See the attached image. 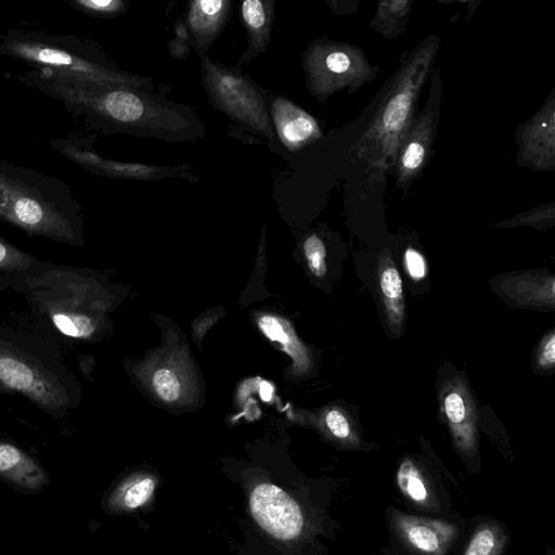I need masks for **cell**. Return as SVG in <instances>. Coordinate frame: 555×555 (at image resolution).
<instances>
[{"label":"cell","instance_id":"16","mask_svg":"<svg viewBox=\"0 0 555 555\" xmlns=\"http://www.w3.org/2000/svg\"><path fill=\"white\" fill-rule=\"evenodd\" d=\"M274 4V0L243 1L241 14L248 35V47L240 63H249L251 59L267 50L272 33Z\"/></svg>","mask_w":555,"mask_h":555},{"label":"cell","instance_id":"28","mask_svg":"<svg viewBox=\"0 0 555 555\" xmlns=\"http://www.w3.org/2000/svg\"><path fill=\"white\" fill-rule=\"evenodd\" d=\"M538 362L543 367H552L554 365L555 334L553 332L545 337Z\"/></svg>","mask_w":555,"mask_h":555},{"label":"cell","instance_id":"21","mask_svg":"<svg viewBox=\"0 0 555 555\" xmlns=\"http://www.w3.org/2000/svg\"><path fill=\"white\" fill-rule=\"evenodd\" d=\"M38 260L0 235V291L7 279L27 272Z\"/></svg>","mask_w":555,"mask_h":555},{"label":"cell","instance_id":"13","mask_svg":"<svg viewBox=\"0 0 555 555\" xmlns=\"http://www.w3.org/2000/svg\"><path fill=\"white\" fill-rule=\"evenodd\" d=\"M231 11V0H194L189 3L186 30L199 53H205L215 42Z\"/></svg>","mask_w":555,"mask_h":555},{"label":"cell","instance_id":"9","mask_svg":"<svg viewBox=\"0 0 555 555\" xmlns=\"http://www.w3.org/2000/svg\"><path fill=\"white\" fill-rule=\"evenodd\" d=\"M51 147L94 176L112 179L156 180L176 175L172 168L140 163H125L102 157L90 137L56 138Z\"/></svg>","mask_w":555,"mask_h":555},{"label":"cell","instance_id":"7","mask_svg":"<svg viewBox=\"0 0 555 555\" xmlns=\"http://www.w3.org/2000/svg\"><path fill=\"white\" fill-rule=\"evenodd\" d=\"M248 505L258 526L275 540L296 542L305 535L304 511L283 488L258 481L249 490Z\"/></svg>","mask_w":555,"mask_h":555},{"label":"cell","instance_id":"5","mask_svg":"<svg viewBox=\"0 0 555 555\" xmlns=\"http://www.w3.org/2000/svg\"><path fill=\"white\" fill-rule=\"evenodd\" d=\"M0 54L28 64L70 74L103 85L149 91L147 78L113 66L94 42L70 34L12 28L0 35Z\"/></svg>","mask_w":555,"mask_h":555},{"label":"cell","instance_id":"2","mask_svg":"<svg viewBox=\"0 0 555 555\" xmlns=\"http://www.w3.org/2000/svg\"><path fill=\"white\" fill-rule=\"evenodd\" d=\"M0 220L33 236L83 245L79 202L62 180L0 159Z\"/></svg>","mask_w":555,"mask_h":555},{"label":"cell","instance_id":"25","mask_svg":"<svg viewBox=\"0 0 555 555\" xmlns=\"http://www.w3.org/2000/svg\"><path fill=\"white\" fill-rule=\"evenodd\" d=\"M153 385L156 393L165 401H175L179 397L180 384L170 370H158L153 376Z\"/></svg>","mask_w":555,"mask_h":555},{"label":"cell","instance_id":"24","mask_svg":"<svg viewBox=\"0 0 555 555\" xmlns=\"http://www.w3.org/2000/svg\"><path fill=\"white\" fill-rule=\"evenodd\" d=\"M304 253L311 272L317 276L324 275L326 251L322 240L315 234L308 236L304 242Z\"/></svg>","mask_w":555,"mask_h":555},{"label":"cell","instance_id":"17","mask_svg":"<svg viewBox=\"0 0 555 555\" xmlns=\"http://www.w3.org/2000/svg\"><path fill=\"white\" fill-rule=\"evenodd\" d=\"M378 272L388 323L393 332L400 333L404 319L402 280L391 257L380 258Z\"/></svg>","mask_w":555,"mask_h":555},{"label":"cell","instance_id":"20","mask_svg":"<svg viewBox=\"0 0 555 555\" xmlns=\"http://www.w3.org/2000/svg\"><path fill=\"white\" fill-rule=\"evenodd\" d=\"M505 542L503 527L494 520H487L473 531L463 555H501Z\"/></svg>","mask_w":555,"mask_h":555},{"label":"cell","instance_id":"23","mask_svg":"<svg viewBox=\"0 0 555 555\" xmlns=\"http://www.w3.org/2000/svg\"><path fill=\"white\" fill-rule=\"evenodd\" d=\"M69 4L83 14L102 18H112L126 11L121 0H69Z\"/></svg>","mask_w":555,"mask_h":555},{"label":"cell","instance_id":"11","mask_svg":"<svg viewBox=\"0 0 555 555\" xmlns=\"http://www.w3.org/2000/svg\"><path fill=\"white\" fill-rule=\"evenodd\" d=\"M274 132L289 151H298L322 135L317 120L289 100L276 96L269 105Z\"/></svg>","mask_w":555,"mask_h":555},{"label":"cell","instance_id":"15","mask_svg":"<svg viewBox=\"0 0 555 555\" xmlns=\"http://www.w3.org/2000/svg\"><path fill=\"white\" fill-rule=\"evenodd\" d=\"M158 483V478L152 473H133L111 491L105 502L106 509L121 514L143 508L153 500Z\"/></svg>","mask_w":555,"mask_h":555},{"label":"cell","instance_id":"4","mask_svg":"<svg viewBox=\"0 0 555 555\" xmlns=\"http://www.w3.org/2000/svg\"><path fill=\"white\" fill-rule=\"evenodd\" d=\"M0 387L23 396L55 418L79 400V384L59 349L42 336L0 324Z\"/></svg>","mask_w":555,"mask_h":555},{"label":"cell","instance_id":"29","mask_svg":"<svg viewBox=\"0 0 555 555\" xmlns=\"http://www.w3.org/2000/svg\"><path fill=\"white\" fill-rule=\"evenodd\" d=\"M260 327L273 340L284 341L287 339L280 323L271 317H263L260 320Z\"/></svg>","mask_w":555,"mask_h":555},{"label":"cell","instance_id":"18","mask_svg":"<svg viewBox=\"0 0 555 555\" xmlns=\"http://www.w3.org/2000/svg\"><path fill=\"white\" fill-rule=\"evenodd\" d=\"M443 409L459 447L465 452L473 451L476 438L467 397L454 388L444 396Z\"/></svg>","mask_w":555,"mask_h":555},{"label":"cell","instance_id":"3","mask_svg":"<svg viewBox=\"0 0 555 555\" xmlns=\"http://www.w3.org/2000/svg\"><path fill=\"white\" fill-rule=\"evenodd\" d=\"M23 295L36 319L47 330L72 340H91L99 332L100 288L83 269L49 261L3 283Z\"/></svg>","mask_w":555,"mask_h":555},{"label":"cell","instance_id":"8","mask_svg":"<svg viewBox=\"0 0 555 555\" xmlns=\"http://www.w3.org/2000/svg\"><path fill=\"white\" fill-rule=\"evenodd\" d=\"M426 60L413 63L412 68H406L404 76L398 80L395 93L383 105L382 113L373 122L366 133L367 140H375L379 144L383 156L393 159L399 142L408 128V121L412 113L417 90L423 80L418 68Z\"/></svg>","mask_w":555,"mask_h":555},{"label":"cell","instance_id":"12","mask_svg":"<svg viewBox=\"0 0 555 555\" xmlns=\"http://www.w3.org/2000/svg\"><path fill=\"white\" fill-rule=\"evenodd\" d=\"M307 82L317 95H324L339 85L338 77L351 68V57L346 51L327 44H314L306 52Z\"/></svg>","mask_w":555,"mask_h":555},{"label":"cell","instance_id":"26","mask_svg":"<svg viewBox=\"0 0 555 555\" xmlns=\"http://www.w3.org/2000/svg\"><path fill=\"white\" fill-rule=\"evenodd\" d=\"M325 423L334 437L343 440L350 437L351 428L349 422L340 411H328L325 416Z\"/></svg>","mask_w":555,"mask_h":555},{"label":"cell","instance_id":"1","mask_svg":"<svg viewBox=\"0 0 555 555\" xmlns=\"http://www.w3.org/2000/svg\"><path fill=\"white\" fill-rule=\"evenodd\" d=\"M17 80L60 102L68 114L105 134L194 141L205 133L188 107L139 89L103 85L48 68H31Z\"/></svg>","mask_w":555,"mask_h":555},{"label":"cell","instance_id":"19","mask_svg":"<svg viewBox=\"0 0 555 555\" xmlns=\"http://www.w3.org/2000/svg\"><path fill=\"white\" fill-rule=\"evenodd\" d=\"M397 482L401 492L412 503L423 507H431L433 494L429 485L410 459L401 462L397 473Z\"/></svg>","mask_w":555,"mask_h":555},{"label":"cell","instance_id":"10","mask_svg":"<svg viewBox=\"0 0 555 555\" xmlns=\"http://www.w3.org/2000/svg\"><path fill=\"white\" fill-rule=\"evenodd\" d=\"M392 526L400 540L418 555H446L457 539V527L435 519L395 512Z\"/></svg>","mask_w":555,"mask_h":555},{"label":"cell","instance_id":"14","mask_svg":"<svg viewBox=\"0 0 555 555\" xmlns=\"http://www.w3.org/2000/svg\"><path fill=\"white\" fill-rule=\"evenodd\" d=\"M0 477L21 488L38 491L48 482L44 468L18 447L0 440Z\"/></svg>","mask_w":555,"mask_h":555},{"label":"cell","instance_id":"6","mask_svg":"<svg viewBox=\"0 0 555 555\" xmlns=\"http://www.w3.org/2000/svg\"><path fill=\"white\" fill-rule=\"evenodd\" d=\"M202 56V81L211 105L255 133L272 140L269 109L256 86L246 77Z\"/></svg>","mask_w":555,"mask_h":555},{"label":"cell","instance_id":"27","mask_svg":"<svg viewBox=\"0 0 555 555\" xmlns=\"http://www.w3.org/2000/svg\"><path fill=\"white\" fill-rule=\"evenodd\" d=\"M405 268L410 276L421 280L426 275V262L424 257L415 249L408 248L404 254Z\"/></svg>","mask_w":555,"mask_h":555},{"label":"cell","instance_id":"22","mask_svg":"<svg viewBox=\"0 0 555 555\" xmlns=\"http://www.w3.org/2000/svg\"><path fill=\"white\" fill-rule=\"evenodd\" d=\"M426 139L425 131L414 132L406 142L401 152L400 169L402 179H409L417 172L424 163L426 156Z\"/></svg>","mask_w":555,"mask_h":555}]
</instances>
